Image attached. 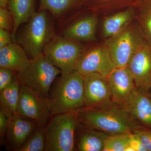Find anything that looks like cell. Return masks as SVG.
<instances>
[{
  "label": "cell",
  "mask_w": 151,
  "mask_h": 151,
  "mask_svg": "<svg viewBox=\"0 0 151 151\" xmlns=\"http://www.w3.org/2000/svg\"><path fill=\"white\" fill-rule=\"evenodd\" d=\"M145 41L140 27L129 23L119 33L107 39L105 44L116 67L125 68Z\"/></svg>",
  "instance_id": "6"
},
{
  "label": "cell",
  "mask_w": 151,
  "mask_h": 151,
  "mask_svg": "<svg viewBox=\"0 0 151 151\" xmlns=\"http://www.w3.org/2000/svg\"><path fill=\"white\" fill-rule=\"evenodd\" d=\"M135 13V8L130 6L125 10L106 19L103 24L104 37L109 38L122 31L130 23Z\"/></svg>",
  "instance_id": "19"
},
{
  "label": "cell",
  "mask_w": 151,
  "mask_h": 151,
  "mask_svg": "<svg viewBox=\"0 0 151 151\" xmlns=\"http://www.w3.org/2000/svg\"><path fill=\"white\" fill-rule=\"evenodd\" d=\"M112 100L123 103L134 89V80L128 68L116 67L107 78Z\"/></svg>",
  "instance_id": "13"
},
{
  "label": "cell",
  "mask_w": 151,
  "mask_h": 151,
  "mask_svg": "<svg viewBox=\"0 0 151 151\" xmlns=\"http://www.w3.org/2000/svg\"><path fill=\"white\" fill-rule=\"evenodd\" d=\"M76 113L84 126L110 135L146 129L130 115L123 103L112 100L97 107L83 108Z\"/></svg>",
  "instance_id": "1"
},
{
  "label": "cell",
  "mask_w": 151,
  "mask_h": 151,
  "mask_svg": "<svg viewBox=\"0 0 151 151\" xmlns=\"http://www.w3.org/2000/svg\"><path fill=\"white\" fill-rule=\"evenodd\" d=\"M56 37L47 11L39 10L31 17L17 38L30 59L43 53L45 47Z\"/></svg>",
  "instance_id": "3"
},
{
  "label": "cell",
  "mask_w": 151,
  "mask_h": 151,
  "mask_svg": "<svg viewBox=\"0 0 151 151\" xmlns=\"http://www.w3.org/2000/svg\"><path fill=\"white\" fill-rule=\"evenodd\" d=\"M97 24L96 16H86L65 30L63 37L76 41H93L96 40L95 32Z\"/></svg>",
  "instance_id": "16"
},
{
  "label": "cell",
  "mask_w": 151,
  "mask_h": 151,
  "mask_svg": "<svg viewBox=\"0 0 151 151\" xmlns=\"http://www.w3.org/2000/svg\"><path fill=\"white\" fill-rule=\"evenodd\" d=\"M10 0H0V7H7Z\"/></svg>",
  "instance_id": "32"
},
{
  "label": "cell",
  "mask_w": 151,
  "mask_h": 151,
  "mask_svg": "<svg viewBox=\"0 0 151 151\" xmlns=\"http://www.w3.org/2000/svg\"><path fill=\"white\" fill-rule=\"evenodd\" d=\"M17 72L5 68H0V91L8 86L13 80Z\"/></svg>",
  "instance_id": "25"
},
{
  "label": "cell",
  "mask_w": 151,
  "mask_h": 151,
  "mask_svg": "<svg viewBox=\"0 0 151 151\" xmlns=\"http://www.w3.org/2000/svg\"><path fill=\"white\" fill-rule=\"evenodd\" d=\"M36 123L19 116L17 113L9 117L6 137L14 150L18 151L27 140L30 134L34 129Z\"/></svg>",
  "instance_id": "14"
},
{
  "label": "cell",
  "mask_w": 151,
  "mask_h": 151,
  "mask_svg": "<svg viewBox=\"0 0 151 151\" xmlns=\"http://www.w3.org/2000/svg\"><path fill=\"white\" fill-rule=\"evenodd\" d=\"M132 133L110 135L103 151H129Z\"/></svg>",
  "instance_id": "23"
},
{
  "label": "cell",
  "mask_w": 151,
  "mask_h": 151,
  "mask_svg": "<svg viewBox=\"0 0 151 151\" xmlns=\"http://www.w3.org/2000/svg\"><path fill=\"white\" fill-rule=\"evenodd\" d=\"M82 76L84 82V108L97 107L112 100L107 78L96 73Z\"/></svg>",
  "instance_id": "11"
},
{
  "label": "cell",
  "mask_w": 151,
  "mask_h": 151,
  "mask_svg": "<svg viewBox=\"0 0 151 151\" xmlns=\"http://www.w3.org/2000/svg\"><path fill=\"white\" fill-rule=\"evenodd\" d=\"M83 52L79 42L63 37H56L47 44L43 51L47 58L59 69L62 76L75 70L76 63Z\"/></svg>",
  "instance_id": "7"
},
{
  "label": "cell",
  "mask_w": 151,
  "mask_h": 151,
  "mask_svg": "<svg viewBox=\"0 0 151 151\" xmlns=\"http://www.w3.org/2000/svg\"><path fill=\"white\" fill-rule=\"evenodd\" d=\"M140 27L146 41L151 47V0H137Z\"/></svg>",
  "instance_id": "22"
},
{
  "label": "cell",
  "mask_w": 151,
  "mask_h": 151,
  "mask_svg": "<svg viewBox=\"0 0 151 151\" xmlns=\"http://www.w3.org/2000/svg\"><path fill=\"white\" fill-rule=\"evenodd\" d=\"M150 95L151 96V87L150 89Z\"/></svg>",
  "instance_id": "33"
},
{
  "label": "cell",
  "mask_w": 151,
  "mask_h": 151,
  "mask_svg": "<svg viewBox=\"0 0 151 151\" xmlns=\"http://www.w3.org/2000/svg\"><path fill=\"white\" fill-rule=\"evenodd\" d=\"M16 113L34 120L38 126L43 127L51 116L46 100L34 90L20 83Z\"/></svg>",
  "instance_id": "8"
},
{
  "label": "cell",
  "mask_w": 151,
  "mask_h": 151,
  "mask_svg": "<svg viewBox=\"0 0 151 151\" xmlns=\"http://www.w3.org/2000/svg\"><path fill=\"white\" fill-rule=\"evenodd\" d=\"M12 18V14L8 7H0V28L11 32Z\"/></svg>",
  "instance_id": "26"
},
{
  "label": "cell",
  "mask_w": 151,
  "mask_h": 151,
  "mask_svg": "<svg viewBox=\"0 0 151 151\" xmlns=\"http://www.w3.org/2000/svg\"><path fill=\"white\" fill-rule=\"evenodd\" d=\"M129 151H147L139 138L133 132Z\"/></svg>",
  "instance_id": "29"
},
{
  "label": "cell",
  "mask_w": 151,
  "mask_h": 151,
  "mask_svg": "<svg viewBox=\"0 0 151 151\" xmlns=\"http://www.w3.org/2000/svg\"><path fill=\"white\" fill-rule=\"evenodd\" d=\"M133 133L139 137L147 151H151V129H141L135 130Z\"/></svg>",
  "instance_id": "27"
},
{
  "label": "cell",
  "mask_w": 151,
  "mask_h": 151,
  "mask_svg": "<svg viewBox=\"0 0 151 151\" xmlns=\"http://www.w3.org/2000/svg\"><path fill=\"white\" fill-rule=\"evenodd\" d=\"M116 68L105 44L83 52L77 61L75 70L82 75L96 73L108 78Z\"/></svg>",
  "instance_id": "9"
},
{
  "label": "cell",
  "mask_w": 151,
  "mask_h": 151,
  "mask_svg": "<svg viewBox=\"0 0 151 151\" xmlns=\"http://www.w3.org/2000/svg\"><path fill=\"white\" fill-rule=\"evenodd\" d=\"M127 111L139 123L151 129V96L136 87L123 102Z\"/></svg>",
  "instance_id": "12"
},
{
  "label": "cell",
  "mask_w": 151,
  "mask_h": 151,
  "mask_svg": "<svg viewBox=\"0 0 151 151\" xmlns=\"http://www.w3.org/2000/svg\"><path fill=\"white\" fill-rule=\"evenodd\" d=\"M30 63L24 49L17 42H12L0 48V68H5L17 73L25 70Z\"/></svg>",
  "instance_id": "15"
},
{
  "label": "cell",
  "mask_w": 151,
  "mask_h": 151,
  "mask_svg": "<svg viewBox=\"0 0 151 151\" xmlns=\"http://www.w3.org/2000/svg\"><path fill=\"white\" fill-rule=\"evenodd\" d=\"M45 128L46 151L75 150L79 122L76 112L54 115Z\"/></svg>",
  "instance_id": "4"
},
{
  "label": "cell",
  "mask_w": 151,
  "mask_h": 151,
  "mask_svg": "<svg viewBox=\"0 0 151 151\" xmlns=\"http://www.w3.org/2000/svg\"><path fill=\"white\" fill-rule=\"evenodd\" d=\"M45 127L37 126V129L18 151H43L45 150Z\"/></svg>",
  "instance_id": "24"
},
{
  "label": "cell",
  "mask_w": 151,
  "mask_h": 151,
  "mask_svg": "<svg viewBox=\"0 0 151 151\" xmlns=\"http://www.w3.org/2000/svg\"><path fill=\"white\" fill-rule=\"evenodd\" d=\"M20 83L16 74L12 81L0 91L1 108L11 116L16 113L19 94Z\"/></svg>",
  "instance_id": "20"
},
{
  "label": "cell",
  "mask_w": 151,
  "mask_h": 151,
  "mask_svg": "<svg viewBox=\"0 0 151 151\" xmlns=\"http://www.w3.org/2000/svg\"><path fill=\"white\" fill-rule=\"evenodd\" d=\"M77 143L79 151H103L105 142L110 134L85 126Z\"/></svg>",
  "instance_id": "18"
},
{
  "label": "cell",
  "mask_w": 151,
  "mask_h": 151,
  "mask_svg": "<svg viewBox=\"0 0 151 151\" xmlns=\"http://www.w3.org/2000/svg\"><path fill=\"white\" fill-rule=\"evenodd\" d=\"M10 116L2 108L0 110V139L3 143L5 135L6 134L8 128Z\"/></svg>",
  "instance_id": "28"
},
{
  "label": "cell",
  "mask_w": 151,
  "mask_h": 151,
  "mask_svg": "<svg viewBox=\"0 0 151 151\" xmlns=\"http://www.w3.org/2000/svg\"><path fill=\"white\" fill-rule=\"evenodd\" d=\"M50 116L76 112L85 108L82 75L74 70L61 75L52 83L46 100Z\"/></svg>",
  "instance_id": "2"
},
{
  "label": "cell",
  "mask_w": 151,
  "mask_h": 151,
  "mask_svg": "<svg viewBox=\"0 0 151 151\" xmlns=\"http://www.w3.org/2000/svg\"><path fill=\"white\" fill-rule=\"evenodd\" d=\"M122 1H125L126 0H85L84 4H90L92 5H101L104 4H111V3H114L121 2ZM129 1V0H127ZM135 3H137V0H133Z\"/></svg>",
  "instance_id": "31"
},
{
  "label": "cell",
  "mask_w": 151,
  "mask_h": 151,
  "mask_svg": "<svg viewBox=\"0 0 151 151\" xmlns=\"http://www.w3.org/2000/svg\"><path fill=\"white\" fill-rule=\"evenodd\" d=\"M134 77L135 86L150 92L151 87V47L146 40L132 56L127 65Z\"/></svg>",
  "instance_id": "10"
},
{
  "label": "cell",
  "mask_w": 151,
  "mask_h": 151,
  "mask_svg": "<svg viewBox=\"0 0 151 151\" xmlns=\"http://www.w3.org/2000/svg\"><path fill=\"white\" fill-rule=\"evenodd\" d=\"M60 73L59 69L43 53L30 59L28 67L16 75L20 83L34 90L46 101L52 83Z\"/></svg>",
  "instance_id": "5"
},
{
  "label": "cell",
  "mask_w": 151,
  "mask_h": 151,
  "mask_svg": "<svg viewBox=\"0 0 151 151\" xmlns=\"http://www.w3.org/2000/svg\"><path fill=\"white\" fill-rule=\"evenodd\" d=\"M10 32L0 28V48L8 45L13 42Z\"/></svg>",
  "instance_id": "30"
},
{
  "label": "cell",
  "mask_w": 151,
  "mask_h": 151,
  "mask_svg": "<svg viewBox=\"0 0 151 151\" xmlns=\"http://www.w3.org/2000/svg\"><path fill=\"white\" fill-rule=\"evenodd\" d=\"M36 0H10L8 8L12 12L13 27L12 38L13 42H16L17 30L22 24L27 23L36 12Z\"/></svg>",
  "instance_id": "17"
},
{
  "label": "cell",
  "mask_w": 151,
  "mask_h": 151,
  "mask_svg": "<svg viewBox=\"0 0 151 151\" xmlns=\"http://www.w3.org/2000/svg\"><path fill=\"white\" fill-rule=\"evenodd\" d=\"M85 0H40V9L48 11L56 17L61 16L82 5Z\"/></svg>",
  "instance_id": "21"
}]
</instances>
